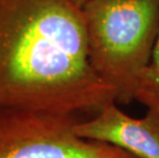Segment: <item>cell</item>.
<instances>
[{"instance_id": "obj_1", "label": "cell", "mask_w": 159, "mask_h": 158, "mask_svg": "<svg viewBox=\"0 0 159 158\" xmlns=\"http://www.w3.org/2000/svg\"><path fill=\"white\" fill-rule=\"evenodd\" d=\"M112 102L114 88L90 63L82 7L0 0V109L91 117Z\"/></svg>"}, {"instance_id": "obj_2", "label": "cell", "mask_w": 159, "mask_h": 158, "mask_svg": "<svg viewBox=\"0 0 159 158\" xmlns=\"http://www.w3.org/2000/svg\"><path fill=\"white\" fill-rule=\"evenodd\" d=\"M82 11L94 71L117 104L136 101L159 30V0H89Z\"/></svg>"}, {"instance_id": "obj_3", "label": "cell", "mask_w": 159, "mask_h": 158, "mask_svg": "<svg viewBox=\"0 0 159 158\" xmlns=\"http://www.w3.org/2000/svg\"><path fill=\"white\" fill-rule=\"evenodd\" d=\"M87 117L48 111L0 109V158H138L111 144L80 138Z\"/></svg>"}, {"instance_id": "obj_4", "label": "cell", "mask_w": 159, "mask_h": 158, "mask_svg": "<svg viewBox=\"0 0 159 158\" xmlns=\"http://www.w3.org/2000/svg\"><path fill=\"white\" fill-rule=\"evenodd\" d=\"M80 138L111 144L138 158H159V109L148 108L143 118L125 114L112 102L76 124Z\"/></svg>"}, {"instance_id": "obj_5", "label": "cell", "mask_w": 159, "mask_h": 158, "mask_svg": "<svg viewBox=\"0 0 159 158\" xmlns=\"http://www.w3.org/2000/svg\"><path fill=\"white\" fill-rule=\"evenodd\" d=\"M136 101L147 108L159 109V30L151 59L139 82Z\"/></svg>"}, {"instance_id": "obj_6", "label": "cell", "mask_w": 159, "mask_h": 158, "mask_svg": "<svg viewBox=\"0 0 159 158\" xmlns=\"http://www.w3.org/2000/svg\"><path fill=\"white\" fill-rule=\"evenodd\" d=\"M71 1H73L74 3H75V4L80 6V7H82V6L85 4L86 2H89V0H71Z\"/></svg>"}]
</instances>
